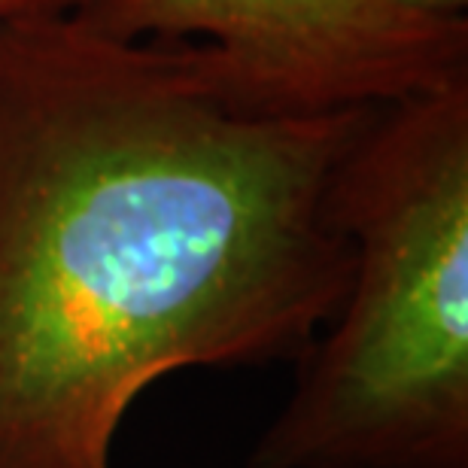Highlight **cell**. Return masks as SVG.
I'll return each mask as SVG.
<instances>
[{"mask_svg": "<svg viewBox=\"0 0 468 468\" xmlns=\"http://www.w3.org/2000/svg\"><path fill=\"white\" fill-rule=\"evenodd\" d=\"M378 107H265L207 46L73 16L6 27L0 468H113L155 380L302 362L350 286L335 180Z\"/></svg>", "mask_w": 468, "mask_h": 468, "instance_id": "cell-1", "label": "cell"}, {"mask_svg": "<svg viewBox=\"0 0 468 468\" xmlns=\"http://www.w3.org/2000/svg\"><path fill=\"white\" fill-rule=\"evenodd\" d=\"M335 213L347 295L250 468H468V82L380 104Z\"/></svg>", "mask_w": 468, "mask_h": 468, "instance_id": "cell-2", "label": "cell"}, {"mask_svg": "<svg viewBox=\"0 0 468 468\" xmlns=\"http://www.w3.org/2000/svg\"><path fill=\"white\" fill-rule=\"evenodd\" d=\"M73 18L113 40L207 37L231 82L289 113L392 104L468 82V18L387 0H82Z\"/></svg>", "mask_w": 468, "mask_h": 468, "instance_id": "cell-3", "label": "cell"}, {"mask_svg": "<svg viewBox=\"0 0 468 468\" xmlns=\"http://www.w3.org/2000/svg\"><path fill=\"white\" fill-rule=\"evenodd\" d=\"M82 0H0V34L13 25L37 22V18L73 16Z\"/></svg>", "mask_w": 468, "mask_h": 468, "instance_id": "cell-4", "label": "cell"}, {"mask_svg": "<svg viewBox=\"0 0 468 468\" xmlns=\"http://www.w3.org/2000/svg\"><path fill=\"white\" fill-rule=\"evenodd\" d=\"M387 4L410 9V13H420V16L468 18V0H387Z\"/></svg>", "mask_w": 468, "mask_h": 468, "instance_id": "cell-5", "label": "cell"}]
</instances>
